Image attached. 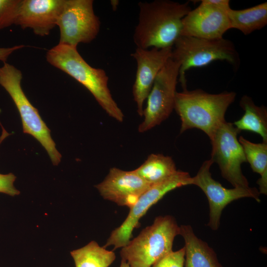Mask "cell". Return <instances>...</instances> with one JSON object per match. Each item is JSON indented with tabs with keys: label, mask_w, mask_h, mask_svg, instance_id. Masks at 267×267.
Instances as JSON below:
<instances>
[{
	"label": "cell",
	"mask_w": 267,
	"mask_h": 267,
	"mask_svg": "<svg viewBox=\"0 0 267 267\" xmlns=\"http://www.w3.org/2000/svg\"><path fill=\"white\" fill-rule=\"evenodd\" d=\"M138 23L134 34L137 48L173 47L180 36L182 20L191 9L188 2L168 0L140 2Z\"/></svg>",
	"instance_id": "1"
},
{
	"label": "cell",
	"mask_w": 267,
	"mask_h": 267,
	"mask_svg": "<svg viewBox=\"0 0 267 267\" xmlns=\"http://www.w3.org/2000/svg\"><path fill=\"white\" fill-rule=\"evenodd\" d=\"M235 96L233 91L212 94L200 89H186L177 92L174 109L181 120L180 134L196 128L202 131L211 140L225 121V112Z\"/></svg>",
	"instance_id": "2"
},
{
	"label": "cell",
	"mask_w": 267,
	"mask_h": 267,
	"mask_svg": "<svg viewBox=\"0 0 267 267\" xmlns=\"http://www.w3.org/2000/svg\"><path fill=\"white\" fill-rule=\"evenodd\" d=\"M46 59L87 88L109 116L123 122L124 114L111 94L105 71L90 66L80 54L77 47L58 44L47 52Z\"/></svg>",
	"instance_id": "3"
},
{
	"label": "cell",
	"mask_w": 267,
	"mask_h": 267,
	"mask_svg": "<svg viewBox=\"0 0 267 267\" xmlns=\"http://www.w3.org/2000/svg\"><path fill=\"white\" fill-rule=\"evenodd\" d=\"M180 226L171 216L156 217L153 223L144 228L122 248V260L131 267H152L159 260L171 252Z\"/></svg>",
	"instance_id": "4"
},
{
	"label": "cell",
	"mask_w": 267,
	"mask_h": 267,
	"mask_svg": "<svg viewBox=\"0 0 267 267\" xmlns=\"http://www.w3.org/2000/svg\"><path fill=\"white\" fill-rule=\"evenodd\" d=\"M171 58L180 65L178 80L186 89V72L190 68L208 65L216 60H225L237 68L239 55L233 43L222 38L216 40L179 36L172 47Z\"/></svg>",
	"instance_id": "5"
},
{
	"label": "cell",
	"mask_w": 267,
	"mask_h": 267,
	"mask_svg": "<svg viewBox=\"0 0 267 267\" xmlns=\"http://www.w3.org/2000/svg\"><path fill=\"white\" fill-rule=\"evenodd\" d=\"M22 74L13 65L4 62L0 67V85L8 93L20 114L23 131L35 137L46 151L53 165L61 161L50 131L42 120L38 110L30 102L21 86Z\"/></svg>",
	"instance_id": "6"
},
{
	"label": "cell",
	"mask_w": 267,
	"mask_h": 267,
	"mask_svg": "<svg viewBox=\"0 0 267 267\" xmlns=\"http://www.w3.org/2000/svg\"><path fill=\"white\" fill-rule=\"evenodd\" d=\"M180 65L171 57L157 75L147 98L144 119L138 131L142 133L167 119L174 109Z\"/></svg>",
	"instance_id": "7"
},
{
	"label": "cell",
	"mask_w": 267,
	"mask_h": 267,
	"mask_svg": "<svg viewBox=\"0 0 267 267\" xmlns=\"http://www.w3.org/2000/svg\"><path fill=\"white\" fill-rule=\"evenodd\" d=\"M191 177L186 172L179 171L160 183L152 185L139 197L130 209L129 214L123 222L114 229L108 238L104 248L113 246V250L126 246L132 237V232L139 226V221L150 208L169 192L180 187L190 185Z\"/></svg>",
	"instance_id": "8"
},
{
	"label": "cell",
	"mask_w": 267,
	"mask_h": 267,
	"mask_svg": "<svg viewBox=\"0 0 267 267\" xmlns=\"http://www.w3.org/2000/svg\"><path fill=\"white\" fill-rule=\"evenodd\" d=\"M93 3L92 0H64L56 24L60 30L59 44L77 47L96 37L100 22Z\"/></svg>",
	"instance_id": "9"
},
{
	"label": "cell",
	"mask_w": 267,
	"mask_h": 267,
	"mask_svg": "<svg viewBox=\"0 0 267 267\" xmlns=\"http://www.w3.org/2000/svg\"><path fill=\"white\" fill-rule=\"evenodd\" d=\"M240 132L233 123L223 122L211 139V159L218 164L222 177L234 187H247L249 182L241 170L242 164L247 161L237 137Z\"/></svg>",
	"instance_id": "10"
},
{
	"label": "cell",
	"mask_w": 267,
	"mask_h": 267,
	"mask_svg": "<svg viewBox=\"0 0 267 267\" xmlns=\"http://www.w3.org/2000/svg\"><path fill=\"white\" fill-rule=\"evenodd\" d=\"M228 0H202L182 20L180 36L216 40L230 29L227 11Z\"/></svg>",
	"instance_id": "11"
},
{
	"label": "cell",
	"mask_w": 267,
	"mask_h": 267,
	"mask_svg": "<svg viewBox=\"0 0 267 267\" xmlns=\"http://www.w3.org/2000/svg\"><path fill=\"white\" fill-rule=\"evenodd\" d=\"M210 159L205 161L196 175L191 177L190 185L198 186L207 197L209 205V221L207 225L213 230L220 226L223 209L231 202L242 198L249 197L260 202V192L255 187H234L228 189L212 177L210 171L213 164Z\"/></svg>",
	"instance_id": "12"
},
{
	"label": "cell",
	"mask_w": 267,
	"mask_h": 267,
	"mask_svg": "<svg viewBox=\"0 0 267 267\" xmlns=\"http://www.w3.org/2000/svg\"><path fill=\"white\" fill-rule=\"evenodd\" d=\"M172 47L151 49L136 48L131 56L136 62L135 79L133 94L138 114L142 117L143 106L159 71L171 57Z\"/></svg>",
	"instance_id": "13"
},
{
	"label": "cell",
	"mask_w": 267,
	"mask_h": 267,
	"mask_svg": "<svg viewBox=\"0 0 267 267\" xmlns=\"http://www.w3.org/2000/svg\"><path fill=\"white\" fill-rule=\"evenodd\" d=\"M151 186L134 170L127 171L114 167L110 169L105 179L94 187L104 199L130 209Z\"/></svg>",
	"instance_id": "14"
},
{
	"label": "cell",
	"mask_w": 267,
	"mask_h": 267,
	"mask_svg": "<svg viewBox=\"0 0 267 267\" xmlns=\"http://www.w3.org/2000/svg\"><path fill=\"white\" fill-rule=\"evenodd\" d=\"M64 0H22L15 25L30 28L41 36L48 35L56 25Z\"/></svg>",
	"instance_id": "15"
},
{
	"label": "cell",
	"mask_w": 267,
	"mask_h": 267,
	"mask_svg": "<svg viewBox=\"0 0 267 267\" xmlns=\"http://www.w3.org/2000/svg\"><path fill=\"white\" fill-rule=\"evenodd\" d=\"M179 235L185 242V267H222L214 251L195 235L190 225H180Z\"/></svg>",
	"instance_id": "16"
},
{
	"label": "cell",
	"mask_w": 267,
	"mask_h": 267,
	"mask_svg": "<svg viewBox=\"0 0 267 267\" xmlns=\"http://www.w3.org/2000/svg\"><path fill=\"white\" fill-rule=\"evenodd\" d=\"M230 29H236L244 35L262 29L267 24V2H264L250 8L227 11Z\"/></svg>",
	"instance_id": "17"
},
{
	"label": "cell",
	"mask_w": 267,
	"mask_h": 267,
	"mask_svg": "<svg viewBox=\"0 0 267 267\" xmlns=\"http://www.w3.org/2000/svg\"><path fill=\"white\" fill-rule=\"evenodd\" d=\"M143 180L152 185L175 175L178 170L173 159L161 154H151L134 170Z\"/></svg>",
	"instance_id": "18"
},
{
	"label": "cell",
	"mask_w": 267,
	"mask_h": 267,
	"mask_svg": "<svg viewBox=\"0 0 267 267\" xmlns=\"http://www.w3.org/2000/svg\"><path fill=\"white\" fill-rule=\"evenodd\" d=\"M240 105L244 111L243 116L233 123L240 132L248 131L259 134L263 142L267 143V110L264 106H257L252 98L242 96Z\"/></svg>",
	"instance_id": "19"
},
{
	"label": "cell",
	"mask_w": 267,
	"mask_h": 267,
	"mask_svg": "<svg viewBox=\"0 0 267 267\" xmlns=\"http://www.w3.org/2000/svg\"><path fill=\"white\" fill-rule=\"evenodd\" d=\"M241 145L247 162H249L253 172L259 174L261 178L257 183L259 192L267 193V143H255L242 136L238 140Z\"/></svg>",
	"instance_id": "20"
},
{
	"label": "cell",
	"mask_w": 267,
	"mask_h": 267,
	"mask_svg": "<svg viewBox=\"0 0 267 267\" xmlns=\"http://www.w3.org/2000/svg\"><path fill=\"white\" fill-rule=\"evenodd\" d=\"M75 267H109L116 259L112 251L91 241L82 248L70 252Z\"/></svg>",
	"instance_id": "21"
},
{
	"label": "cell",
	"mask_w": 267,
	"mask_h": 267,
	"mask_svg": "<svg viewBox=\"0 0 267 267\" xmlns=\"http://www.w3.org/2000/svg\"><path fill=\"white\" fill-rule=\"evenodd\" d=\"M22 0H0V30L15 24Z\"/></svg>",
	"instance_id": "22"
},
{
	"label": "cell",
	"mask_w": 267,
	"mask_h": 267,
	"mask_svg": "<svg viewBox=\"0 0 267 267\" xmlns=\"http://www.w3.org/2000/svg\"><path fill=\"white\" fill-rule=\"evenodd\" d=\"M184 261L183 247L178 251H172L156 262L152 267H184Z\"/></svg>",
	"instance_id": "23"
},
{
	"label": "cell",
	"mask_w": 267,
	"mask_h": 267,
	"mask_svg": "<svg viewBox=\"0 0 267 267\" xmlns=\"http://www.w3.org/2000/svg\"><path fill=\"white\" fill-rule=\"evenodd\" d=\"M3 133L0 137V143L8 134ZM16 179V177L12 173L8 174H0V192L3 193L11 196L18 195L20 191L16 189L14 186V182Z\"/></svg>",
	"instance_id": "24"
},
{
	"label": "cell",
	"mask_w": 267,
	"mask_h": 267,
	"mask_svg": "<svg viewBox=\"0 0 267 267\" xmlns=\"http://www.w3.org/2000/svg\"><path fill=\"white\" fill-rule=\"evenodd\" d=\"M24 45H15L10 47H0V60L5 62L9 56L14 51L23 47Z\"/></svg>",
	"instance_id": "25"
},
{
	"label": "cell",
	"mask_w": 267,
	"mask_h": 267,
	"mask_svg": "<svg viewBox=\"0 0 267 267\" xmlns=\"http://www.w3.org/2000/svg\"><path fill=\"white\" fill-rule=\"evenodd\" d=\"M120 267H131L126 261L123 260H121Z\"/></svg>",
	"instance_id": "26"
}]
</instances>
